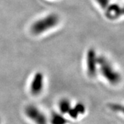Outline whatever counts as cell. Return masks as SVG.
I'll return each instance as SVG.
<instances>
[{
    "label": "cell",
    "instance_id": "6da1fadb",
    "mask_svg": "<svg viewBox=\"0 0 124 124\" xmlns=\"http://www.w3.org/2000/svg\"><path fill=\"white\" fill-rule=\"evenodd\" d=\"M59 22V17L56 14H50L34 22L31 27V32L38 35L55 27Z\"/></svg>",
    "mask_w": 124,
    "mask_h": 124
},
{
    "label": "cell",
    "instance_id": "7a4b0ae2",
    "mask_svg": "<svg viewBox=\"0 0 124 124\" xmlns=\"http://www.w3.org/2000/svg\"><path fill=\"white\" fill-rule=\"evenodd\" d=\"M99 63L101 66V72L103 77L112 84H117L121 81V76L115 71L112 70V67L103 59H99Z\"/></svg>",
    "mask_w": 124,
    "mask_h": 124
},
{
    "label": "cell",
    "instance_id": "3957f363",
    "mask_svg": "<svg viewBox=\"0 0 124 124\" xmlns=\"http://www.w3.org/2000/svg\"><path fill=\"white\" fill-rule=\"evenodd\" d=\"M25 113L28 117L37 124H48V121L46 116L32 105H29L25 109Z\"/></svg>",
    "mask_w": 124,
    "mask_h": 124
},
{
    "label": "cell",
    "instance_id": "277c9868",
    "mask_svg": "<svg viewBox=\"0 0 124 124\" xmlns=\"http://www.w3.org/2000/svg\"><path fill=\"white\" fill-rule=\"evenodd\" d=\"M44 86V75L41 72H37L31 84V92L33 95H38L41 93Z\"/></svg>",
    "mask_w": 124,
    "mask_h": 124
},
{
    "label": "cell",
    "instance_id": "5b68a950",
    "mask_svg": "<svg viewBox=\"0 0 124 124\" xmlns=\"http://www.w3.org/2000/svg\"><path fill=\"white\" fill-rule=\"evenodd\" d=\"M96 58L94 51L92 50H89L87 54V70L88 74L90 77H94L97 74V61Z\"/></svg>",
    "mask_w": 124,
    "mask_h": 124
},
{
    "label": "cell",
    "instance_id": "8992f818",
    "mask_svg": "<svg viewBox=\"0 0 124 124\" xmlns=\"http://www.w3.org/2000/svg\"><path fill=\"white\" fill-rule=\"evenodd\" d=\"M67 122L66 119L59 113H53L50 119L51 124H66Z\"/></svg>",
    "mask_w": 124,
    "mask_h": 124
},
{
    "label": "cell",
    "instance_id": "52a82bcc",
    "mask_svg": "<svg viewBox=\"0 0 124 124\" xmlns=\"http://www.w3.org/2000/svg\"><path fill=\"white\" fill-rule=\"evenodd\" d=\"M59 110L62 112V113L66 114L70 110V101L68 99H63L61 100L60 102H59Z\"/></svg>",
    "mask_w": 124,
    "mask_h": 124
},
{
    "label": "cell",
    "instance_id": "ba28073f",
    "mask_svg": "<svg viewBox=\"0 0 124 124\" xmlns=\"http://www.w3.org/2000/svg\"><path fill=\"white\" fill-rule=\"evenodd\" d=\"M74 108H75L76 110H77V111L79 112V115H81V114H84L85 112V110L84 105L83 103H77Z\"/></svg>",
    "mask_w": 124,
    "mask_h": 124
},
{
    "label": "cell",
    "instance_id": "9c48e42d",
    "mask_svg": "<svg viewBox=\"0 0 124 124\" xmlns=\"http://www.w3.org/2000/svg\"><path fill=\"white\" fill-rule=\"evenodd\" d=\"M68 114L69 115V116L72 117V118H73V119H76V118H77V116L79 115V112L77 111L75 108H71L70 110H69V112H68Z\"/></svg>",
    "mask_w": 124,
    "mask_h": 124
},
{
    "label": "cell",
    "instance_id": "30bf717a",
    "mask_svg": "<svg viewBox=\"0 0 124 124\" xmlns=\"http://www.w3.org/2000/svg\"><path fill=\"white\" fill-rule=\"evenodd\" d=\"M121 111H123V112H124V106H123V108H122V110Z\"/></svg>",
    "mask_w": 124,
    "mask_h": 124
},
{
    "label": "cell",
    "instance_id": "8fae6325",
    "mask_svg": "<svg viewBox=\"0 0 124 124\" xmlns=\"http://www.w3.org/2000/svg\"><path fill=\"white\" fill-rule=\"evenodd\" d=\"M0 122H1V121H0Z\"/></svg>",
    "mask_w": 124,
    "mask_h": 124
}]
</instances>
